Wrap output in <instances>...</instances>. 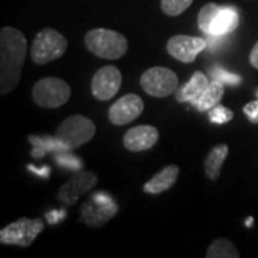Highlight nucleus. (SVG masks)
Segmentation results:
<instances>
[{
    "instance_id": "obj_21",
    "label": "nucleus",
    "mask_w": 258,
    "mask_h": 258,
    "mask_svg": "<svg viewBox=\"0 0 258 258\" xmlns=\"http://www.w3.org/2000/svg\"><path fill=\"white\" fill-rule=\"evenodd\" d=\"M210 119L214 123H227V122H230L232 118H234V112L228 109V108H225V106H222V105H215L214 108L210 109Z\"/></svg>"
},
{
    "instance_id": "obj_14",
    "label": "nucleus",
    "mask_w": 258,
    "mask_h": 258,
    "mask_svg": "<svg viewBox=\"0 0 258 258\" xmlns=\"http://www.w3.org/2000/svg\"><path fill=\"white\" fill-rule=\"evenodd\" d=\"M159 139V132L152 125H138L135 128H131L123 137V147L132 152L148 151Z\"/></svg>"
},
{
    "instance_id": "obj_22",
    "label": "nucleus",
    "mask_w": 258,
    "mask_h": 258,
    "mask_svg": "<svg viewBox=\"0 0 258 258\" xmlns=\"http://www.w3.org/2000/svg\"><path fill=\"white\" fill-rule=\"evenodd\" d=\"M214 79L217 81H221L222 83L228 82V83H240L241 78L238 75H232L225 72V71H215L214 72Z\"/></svg>"
},
{
    "instance_id": "obj_23",
    "label": "nucleus",
    "mask_w": 258,
    "mask_h": 258,
    "mask_svg": "<svg viewBox=\"0 0 258 258\" xmlns=\"http://www.w3.org/2000/svg\"><path fill=\"white\" fill-rule=\"evenodd\" d=\"M242 111L244 113L247 115V118H248L251 122H255L258 123V98L257 101H252L247 103L244 108H242Z\"/></svg>"
},
{
    "instance_id": "obj_13",
    "label": "nucleus",
    "mask_w": 258,
    "mask_h": 258,
    "mask_svg": "<svg viewBox=\"0 0 258 258\" xmlns=\"http://www.w3.org/2000/svg\"><path fill=\"white\" fill-rule=\"evenodd\" d=\"M205 47L207 42L204 39L188 35H175L166 43L168 53L184 63H192L197 55L201 53V50H204Z\"/></svg>"
},
{
    "instance_id": "obj_9",
    "label": "nucleus",
    "mask_w": 258,
    "mask_h": 258,
    "mask_svg": "<svg viewBox=\"0 0 258 258\" xmlns=\"http://www.w3.org/2000/svg\"><path fill=\"white\" fill-rule=\"evenodd\" d=\"M116 212L118 205L112 201L111 197H103V194H95L81 208L82 220L89 227H101L109 221Z\"/></svg>"
},
{
    "instance_id": "obj_19",
    "label": "nucleus",
    "mask_w": 258,
    "mask_h": 258,
    "mask_svg": "<svg viewBox=\"0 0 258 258\" xmlns=\"http://www.w3.org/2000/svg\"><path fill=\"white\" fill-rule=\"evenodd\" d=\"M207 258H238L240 252L228 238H217L207 249Z\"/></svg>"
},
{
    "instance_id": "obj_6",
    "label": "nucleus",
    "mask_w": 258,
    "mask_h": 258,
    "mask_svg": "<svg viewBox=\"0 0 258 258\" xmlns=\"http://www.w3.org/2000/svg\"><path fill=\"white\" fill-rule=\"evenodd\" d=\"M71 86L60 78H43L32 89V98L42 108H59L71 98Z\"/></svg>"
},
{
    "instance_id": "obj_2",
    "label": "nucleus",
    "mask_w": 258,
    "mask_h": 258,
    "mask_svg": "<svg viewBox=\"0 0 258 258\" xmlns=\"http://www.w3.org/2000/svg\"><path fill=\"white\" fill-rule=\"evenodd\" d=\"M240 16L232 6L208 3L198 13V26L205 35L214 37L230 35L238 28Z\"/></svg>"
},
{
    "instance_id": "obj_26",
    "label": "nucleus",
    "mask_w": 258,
    "mask_h": 258,
    "mask_svg": "<svg viewBox=\"0 0 258 258\" xmlns=\"http://www.w3.org/2000/svg\"><path fill=\"white\" fill-rule=\"evenodd\" d=\"M255 93H257V98H258V89H257V92H255Z\"/></svg>"
},
{
    "instance_id": "obj_1",
    "label": "nucleus",
    "mask_w": 258,
    "mask_h": 258,
    "mask_svg": "<svg viewBox=\"0 0 258 258\" xmlns=\"http://www.w3.org/2000/svg\"><path fill=\"white\" fill-rule=\"evenodd\" d=\"M28 56V40L15 28L0 30V93H10L20 81L23 63Z\"/></svg>"
},
{
    "instance_id": "obj_15",
    "label": "nucleus",
    "mask_w": 258,
    "mask_h": 258,
    "mask_svg": "<svg viewBox=\"0 0 258 258\" xmlns=\"http://www.w3.org/2000/svg\"><path fill=\"white\" fill-rule=\"evenodd\" d=\"M179 176V166L178 165H168L162 168L157 175L152 176L147 184L144 185V192L158 195L168 191L172 188Z\"/></svg>"
},
{
    "instance_id": "obj_4",
    "label": "nucleus",
    "mask_w": 258,
    "mask_h": 258,
    "mask_svg": "<svg viewBox=\"0 0 258 258\" xmlns=\"http://www.w3.org/2000/svg\"><path fill=\"white\" fill-rule=\"evenodd\" d=\"M96 125L83 115H72L64 119L56 131L55 139L64 149H76L95 137Z\"/></svg>"
},
{
    "instance_id": "obj_12",
    "label": "nucleus",
    "mask_w": 258,
    "mask_h": 258,
    "mask_svg": "<svg viewBox=\"0 0 258 258\" xmlns=\"http://www.w3.org/2000/svg\"><path fill=\"white\" fill-rule=\"evenodd\" d=\"M145 103L142 98L135 93H128L115 102L108 111V116L113 125H128L132 120L139 118V115L144 112Z\"/></svg>"
},
{
    "instance_id": "obj_5",
    "label": "nucleus",
    "mask_w": 258,
    "mask_h": 258,
    "mask_svg": "<svg viewBox=\"0 0 258 258\" xmlns=\"http://www.w3.org/2000/svg\"><path fill=\"white\" fill-rule=\"evenodd\" d=\"M68 49L66 37L55 29H42L32 42L30 56L36 64H46L62 57Z\"/></svg>"
},
{
    "instance_id": "obj_10",
    "label": "nucleus",
    "mask_w": 258,
    "mask_h": 258,
    "mask_svg": "<svg viewBox=\"0 0 258 258\" xmlns=\"http://www.w3.org/2000/svg\"><path fill=\"white\" fill-rule=\"evenodd\" d=\"M122 74L116 66H103L93 75L92 95L98 101H109L119 92Z\"/></svg>"
},
{
    "instance_id": "obj_25",
    "label": "nucleus",
    "mask_w": 258,
    "mask_h": 258,
    "mask_svg": "<svg viewBox=\"0 0 258 258\" xmlns=\"http://www.w3.org/2000/svg\"><path fill=\"white\" fill-rule=\"evenodd\" d=\"M251 224H252V220H251V218H249L248 221H247V225H251Z\"/></svg>"
},
{
    "instance_id": "obj_3",
    "label": "nucleus",
    "mask_w": 258,
    "mask_h": 258,
    "mask_svg": "<svg viewBox=\"0 0 258 258\" xmlns=\"http://www.w3.org/2000/svg\"><path fill=\"white\" fill-rule=\"evenodd\" d=\"M85 45L93 55L116 60L126 53L128 40L119 32L109 29H92L85 36Z\"/></svg>"
},
{
    "instance_id": "obj_8",
    "label": "nucleus",
    "mask_w": 258,
    "mask_h": 258,
    "mask_svg": "<svg viewBox=\"0 0 258 258\" xmlns=\"http://www.w3.org/2000/svg\"><path fill=\"white\" fill-rule=\"evenodd\" d=\"M43 231V221L39 218H20L0 231V242L3 245L30 247L36 237Z\"/></svg>"
},
{
    "instance_id": "obj_20",
    "label": "nucleus",
    "mask_w": 258,
    "mask_h": 258,
    "mask_svg": "<svg viewBox=\"0 0 258 258\" xmlns=\"http://www.w3.org/2000/svg\"><path fill=\"white\" fill-rule=\"evenodd\" d=\"M192 5V0H161V9L168 16H179Z\"/></svg>"
},
{
    "instance_id": "obj_18",
    "label": "nucleus",
    "mask_w": 258,
    "mask_h": 258,
    "mask_svg": "<svg viewBox=\"0 0 258 258\" xmlns=\"http://www.w3.org/2000/svg\"><path fill=\"white\" fill-rule=\"evenodd\" d=\"M222 96H224V83L221 81L212 79L208 88L204 91V93L194 102L192 105L198 109V111L205 112L210 111L215 105H218L221 102Z\"/></svg>"
},
{
    "instance_id": "obj_11",
    "label": "nucleus",
    "mask_w": 258,
    "mask_h": 258,
    "mask_svg": "<svg viewBox=\"0 0 258 258\" xmlns=\"http://www.w3.org/2000/svg\"><path fill=\"white\" fill-rule=\"evenodd\" d=\"M98 184V175L92 171H82L74 175L57 191V200L66 207H72L83 194L89 192Z\"/></svg>"
},
{
    "instance_id": "obj_24",
    "label": "nucleus",
    "mask_w": 258,
    "mask_h": 258,
    "mask_svg": "<svg viewBox=\"0 0 258 258\" xmlns=\"http://www.w3.org/2000/svg\"><path fill=\"white\" fill-rule=\"evenodd\" d=\"M249 63L252 64L255 69H258V42L249 52Z\"/></svg>"
},
{
    "instance_id": "obj_16",
    "label": "nucleus",
    "mask_w": 258,
    "mask_h": 258,
    "mask_svg": "<svg viewBox=\"0 0 258 258\" xmlns=\"http://www.w3.org/2000/svg\"><path fill=\"white\" fill-rule=\"evenodd\" d=\"M210 82H211V81H210L203 72H200V71L194 72V75L191 76V79L185 83V85L179 86V88L176 89V101L182 102V103H185V102L194 103V102L197 101V99L203 95L204 91L208 88Z\"/></svg>"
},
{
    "instance_id": "obj_7",
    "label": "nucleus",
    "mask_w": 258,
    "mask_h": 258,
    "mask_svg": "<svg viewBox=\"0 0 258 258\" xmlns=\"http://www.w3.org/2000/svg\"><path fill=\"white\" fill-rule=\"evenodd\" d=\"M141 86L151 96L166 98L176 92L179 88V81L174 71L164 66H154L142 74Z\"/></svg>"
},
{
    "instance_id": "obj_17",
    "label": "nucleus",
    "mask_w": 258,
    "mask_h": 258,
    "mask_svg": "<svg viewBox=\"0 0 258 258\" xmlns=\"http://www.w3.org/2000/svg\"><path fill=\"white\" fill-rule=\"evenodd\" d=\"M227 157H228V145H225V144L215 145L208 152V155L204 159V169H205V175L208 176V179L217 181L220 178L221 168Z\"/></svg>"
}]
</instances>
